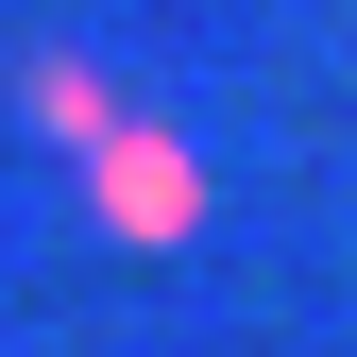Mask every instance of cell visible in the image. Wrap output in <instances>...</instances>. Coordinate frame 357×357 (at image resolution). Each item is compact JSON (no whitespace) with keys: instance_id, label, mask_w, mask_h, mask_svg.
Instances as JSON below:
<instances>
[{"instance_id":"6da1fadb","label":"cell","mask_w":357,"mask_h":357,"mask_svg":"<svg viewBox=\"0 0 357 357\" xmlns=\"http://www.w3.org/2000/svg\"><path fill=\"white\" fill-rule=\"evenodd\" d=\"M85 153H102V170H85V188H102V238H153V255H170V238L204 221V153L170 137V119H102Z\"/></svg>"},{"instance_id":"7a4b0ae2","label":"cell","mask_w":357,"mask_h":357,"mask_svg":"<svg viewBox=\"0 0 357 357\" xmlns=\"http://www.w3.org/2000/svg\"><path fill=\"white\" fill-rule=\"evenodd\" d=\"M34 119H52V137H102L119 85H102V68H34Z\"/></svg>"}]
</instances>
